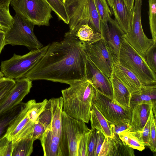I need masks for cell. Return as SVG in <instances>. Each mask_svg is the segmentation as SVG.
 Returning <instances> with one entry per match:
<instances>
[{
  "label": "cell",
  "instance_id": "obj_1",
  "mask_svg": "<svg viewBox=\"0 0 156 156\" xmlns=\"http://www.w3.org/2000/svg\"><path fill=\"white\" fill-rule=\"evenodd\" d=\"M64 37L50 44L44 55L24 77L69 85L86 79V43L76 36L65 34Z\"/></svg>",
  "mask_w": 156,
  "mask_h": 156
},
{
  "label": "cell",
  "instance_id": "obj_2",
  "mask_svg": "<svg viewBox=\"0 0 156 156\" xmlns=\"http://www.w3.org/2000/svg\"><path fill=\"white\" fill-rule=\"evenodd\" d=\"M69 85L61 91L63 111L76 119L88 123L95 89L91 83L86 79Z\"/></svg>",
  "mask_w": 156,
  "mask_h": 156
},
{
  "label": "cell",
  "instance_id": "obj_3",
  "mask_svg": "<svg viewBox=\"0 0 156 156\" xmlns=\"http://www.w3.org/2000/svg\"><path fill=\"white\" fill-rule=\"evenodd\" d=\"M69 17V30L65 35L76 36L80 27L88 24L95 33H100V20L94 0H66L65 3Z\"/></svg>",
  "mask_w": 156,
  "mask_h": 156
},
{
  "label": "cell",
  "instance_id": "obj_4",
  "mask_svg": "<svg viewBox=\"0 0 156 156\" xmlns=\"http://www.w3.org/2000/svg\"><path fill=\"white\" fill-rule=\"evenodd\" d=\"M118 60L133 73L144 85L156 84V73L149 68L144 58L142 57L124 38Z\"/></svg>",
  "mask_w": 156,
  "mask_h": 156
},
{
  "label": "cell",
  "instance_id": "obj_5",
  "mask_svg": "<svg viewBox=\"0 0 156 156\" xmlns=\"http://www.w3.org/2000/svg\"><path fill=\"white\" fill-rule=\"evenodd\" d=\"M90 130L85 122L71 117L63 111L59 142L62 156H77L79 142Z\"/></svg>",
  "mask_w": 156,
  "mask_h": 156
},
{
  "label": "cell",
  "instance_id": "obj_6",
  "mask_svg": "<svg viewBox=\"0 0 156 156\" xmlns=\"http://www.w3.org/2000/svg\"><path fill=\"white\" fill-rule=\"evenodd\" d=\"M49 46L33 49L23 55L14 54L10 59L2 61L0 71L9 78L16 80L24 77L44 55Z\"/></svg>",
  "mask_w": 156,
  "mask_h": 156
},
{
  "label": "cell",
  "instance_id": "obj_7",
  "mask_svg": "<svg viewBox=\"0 0 156 156\" xmlns=\"http://www.w3.org/2000/svg\"><path fill=\"white\" fill-rule=\"evenodd\" d=\"M13 17V25L5 32L6 45L24 46L32 50L43 47L34 34V24L17 14Z\"/></svg>",
  "mask_w": 156,
  "mask_h": 156
},
{
  "label": "cell",
  "instance_id": "obj_8",
  "mask_svg": "<svg viewBox=\"0 0 156 156\" xmlns=\"http://www.w3.org/2000/svg\"><path fill=\"white\" fill-rule=\"evenodd\" d=\"M10 4L16 14L35 25L49 26L52 11L45 0H11Z\"/></svg>",
  "mask_w": 156,
  "mask_h": 156
},
{
  "label": "cell",
  "instance_id": "obj_9",
  "mask_svg": "<svg viewBox=\"0 0 156 156\" xmlns=\"http://www.w3.org/2000/svg\"><path fill=\"white\" fill-rule=\"evenodd\" d=\"M142 3L141 0L135 1L132 10L130 30L123 35V37L142 57L144 58L146 51L154 42L152 39L147 37L143 29L141 20Z\"/></svg>",
  "mask_w": 156,
  "mask_h": 156
},
{
  "label": "cell",
  "instance_id": "obj_10",
  "mask_svg": "<svg viewBox=\"0 0 156 156\" xmlns=\"http://www.w3.org/2000/svg\"><path fill=\"white\" fill-rule=\"evenodd\" d=\"M92 103L110 124H130L132 117L131 108H126L121 106L96 89Z\"/></svg>",
  "mask_w": 156,
  "mask_h": 156
},
{
  "label": "cell",
  "instance_id": "obj_11",
  "mask_svg": "<svg viewBox=\"0 0 156 156\" xmlns=\"http://www.w3.org/2000/svg\"><path fill=\"white\" fill-rule=\"evenodd\" d=\"M85 43L87 55L95 66L109 78L112 73L114 58L105 41L102 38L91 44Z\"/></svg>",
  "mask_w": 156,
  "mask_h": 156
},
{
  "label": "cell",
  "instance_id": "obj_12",
  "mask_svg": "<svg viewBox=\"0 0 156 156\" xmlns=\"http://www.w3.org/2000/svg\"><path fill=\"white\" fill-rule=\"evenodd\" d=\"M100 34L114 59L118 60L123 35L125 34L116 20L111 17L107 23L100 21Z\"/></svg>",
  "mask_w": 156,
  "mask_h": 156
},
{
  "label": "cell",
  "instance_id": "obj_13",
  "mask_svg": "<svg viewBox=\"0 0 156 156\" xmlns=\"http://www.w3.org/2000/svg\"><path fill=\"white\" fill-rule=\"evenodd\" d=\"M85 75L86 79L91 83L100 93L113 100L112 89L109 78L95 66L87 53L85 62Z\"/></svg>",
  "mask_w": 156,
  "mask_h": 156
},
{
  "label": "cell",
  "instance_id": "obj_14",
  "mask_svg": "<svg viewBox=\"0 0 156 156\" xmlns=\"http://www.w3.org/2000/svg\"><path fill=\"white\" fill-rule=\"evenodd\" d=\"M15 80L14 86L0 103V114L21 103L32 87V81L27 78L23 77Z\"/></svg>",
  "mask_w": 156,
  "mask_h": 156
},
{
  "label": "cell",
  "instance_id": "obj_15",
  "mask_svg": "<svg viewBox=\"0 0 156 156\" xmlns=\"http://www.w3.org/2000/svg\"><path fill=\"white\" fill-rule=\"evenodd\" d=\"M28 104L9 127L5 136L10 141L15 142L26 137L31 133L34 123L31 121L27 115Z\"/></svg>",
  "mask_w": 156,
  "mask_h": 156
},
{
  "label": "cell",
  "instance_id": "obj_16",
  "mask_svg": "<svg viewBox=\"0 0 156 156\" xmlns=\"http://www.w3.org/2000/svg\"><path fill=\"white\" fill-rule=\"evenodd\" d=\"M112 73L131 94L144 86L133 73L121 64L118 60L114 59Z\"/></svg>",
  "mask_w": 156,
  "mask_h": 156
},
{
  "label": "cell",
  "instance_id": "obj_17",
  "mask_svg": "<svg viewBox=\"0 0 156 156\" xmlns=\"http://www.w3.org/2000/svg\"><path fill=\"white\" fill-rule=\"evenodd\" d=\"M134 156L133 149L125 144L119 137H105L98 156Z\"/></svg>",
  "mask_w": 156,
  "mask_h": 156
},
{
  "label": "cell",
  "instance_id": "obj_18",
  "mask_svg": "<svg viewBox=\"0 0 156 156\" xmlns=\"http://www.w3.org/2000/svg\"><path fill=\"white\" fill-rule=\"evenodd\" d=\"M141 104L151 105L156 117V85L143 86L139 90L131 94L130 106L132 108Z\"/></svg>",
  "mask_w": 156,
  "mask_h": 156
},
{
  "label": "cell",
  "instance_id": "obj_19",
  "mask_svg": "<svg viewBox=\"0 0 156 156\" xmlns=\"http://www.w3.org/2000/svg\"><path fill=\"white\" fill-rule=\"evenodd\" d=\"M151 107V105L141 104L131 108V119L127 131L132 132L141 130L148 119Z\"/></svg>",
  "mask_w": 156,
  "mask_h": 156
},
{
  "label": "cell",
  "instance_id": "obj_20",
  "mask_svg": "<svg viewBox=\"0 0 156 156\" xmlns=\"http://www.w3.org/2000/svg\"><path fill=\"white\" fill-rule=\"evenodd\" d=\"M109 79L112 89V100L124 108H131L130 102L131 94L127 88L112 73Z\"/></svg>",
  "mask_w": 156,
  "mask_h": 156
},
{
  "label": "cell",
  "instance_id": "obj_21",
  "mask_svg": "<svg viewBox=\"0 0 156 156\" xmlns=\"http://www.w3.org/2000/svg\"><path fill=\"white\" fill-rule=\"evenodd\" d=\"M115 10V20L124 33L128 32L131 28L132 10L127 7L123 0H113Z\"/></svg>",
  "mask_w": 156,
  "mask_h": 156
},
{
  "label": "cell",
  "instance_id": "obj_22",
  "mask_svg": "<svg viewBox=\"0 0 156 156\" xmlns=\"http://www.w3.org/2000/svg\"><path fill=\"white\" fill-rule=\"evenodd\" d=\"M51 114L50 129L53 134L60 137L63 112V101L62 97L49 100Z\"/></svg>",
  "mask_w": 156,
  "mask_h": 156
},
{
  "label": "cell",
  "instance_id": "obj_23",
  "mask_svg": "<svg viewBox=\"0 0 156 156\" xmlns=\"http://www.w3.org/2000/svg\"><path fill=\"white\" fill-rule=\"evenodd\" d=\"M90 120L91 129H97L105 137H113L110 123L93 103L90 112Z\"/></svg>",
  "mask_w": 156,
  "mask_h": 156
},
{
  "label": "cell",
  "instance_id": "obj_24",
  "mask_svg": "<svg viewBox=\"0 0 156 156\" xmlns=\"http://www.w3.org/2000/svg\"><path fill=\"white\" fill-rule=\"evenodd\" d=\"M49 126L40 140L44 156H62L59 145L60 138L54 135Z\"/></svg>",
  "mask_w": 156,
  "mask_h": 156
},
{
  "label": "cell",
  "instance_id": "obj_25",
  "mask_svg": "<svg viewBox=\"0 0 156 156\" xmlns=\"http://www.w3.org/2000/svg\"><path fill=\"white\" fill-rule=\"evenodd\" d=\"M26 105L21 102L11 109L0 114V140L4 137L7 131Z\"/></svg>",
  "mask_w": 156,
  "mask_h": 156
},
{
  "label": "cell",
  "instance_id": "obj_26",
  "mask_svg": "<svg viewBox=\"0 0 156 156\" xmlns=\"http://www.w3.org/2000/svg\"><path fill=\"white\" fill-rule=\"evenodd\" d=\"M34 140L30 135L13 142L12 156H29L33 151Z\"/></svg>",
  "mask_w": 156,
  "mask_h": 156
},
{
  "label": "cell",
  "instance_id": "obj_27",
  "mask_svg": "<svg viewBox=\"0 0 156 156\" xmlns=\"http://www.w3.org/2000/svg\"><path fill=\"white\" fill-rule=\"evenodd\" d=\"M76 36L80 41L88 44L102 38L100 33H95L87 24H83L80 27L76 33Z\"/></svg>",
  "mask_w": 156,
  "mask_h": 156
},
{
  "label": "cell",
  "instance_id": "obj_28",
  "mask_svg": "<svg viewBox=\"0 0 156 156\" xmlns=\"http://www.w3.org/2000/svg\"><path fill=\"white\" fill-rule=\"evenodd\" d=\"M48 101L45 99L42 101L37 103L34 99L28 101V108L27 114L30 120L34 123L38 117L44 110Z\"/></svg>",
  "mask_w": 156,
  "mask_h": 156
},
{
  "label": "cell",
  "instance_id": "obj_29",
  "mask_svg": "<svg viewBox=\"0 0 156 156\" xmlns=\"http://www.w3.org/2000/svg\"><path fill=\"white\" fill-rule=\"evenodd\" d=\"M119 137L126 145L140 151L145 149L144 145L131 132L124 131L120 133Z\"/></svg>",
  "mask_w": 156,
  "mask_h": 156
},
{
  "label": "cell",
  "instance_id": "obj_30",
  "mask_svg": "<svg viewBox=\"0 0 156 156\" xmlns=\"http://www.w3.org/2000/svg\"><path fill=\"white\" fill-rule=\"evenodd\" d=\"M55 12L59 19L67 24L69 20L65 4L59 0H45Z\"/></svg>",
  "mask_w": 156,
  "mask_h": 156
},
{
  "label": "cell",
  "instance_id": "obj_31",
  "mask_svg": "<svg viewBox=\"0 0 156 156\" xmlns=\"http://www.w3.org/2000/svg\"><path fill=\"white\" fill-rule=\"evenodd\" d=\"M94 2L101 21L107 22L112 13L106 0H94Z\"/></svg>",
  "mask_w": 156,
  "mask_h": 156
},
{
  "label": "cell",
  "instance_id": "obj_32",
  "mask_svg": "<svg viewBox=\"0 0 156 156\" xmlns=\"http://www.w3.org/2000/svg\"><path fill=\"white\" fill-rule=\"evenodd\" d=\"M150 29L154 43H156V0H148Z\"/></svg>",
  "mask_w": 156,
  "mask_h": 156
},
{
  "label": "cell",
  "instance_id": "obj_33",
  "mask_svg": "<svg viewBox=\"0 0 156 156\" xmlns=\"http://www.w3.org/2000/svg\"><path fill=\"white\" fill-rule=\"evenodd\" d=\"M13 17L11 15L9 8L0 6V29L5 32L12 27Z\"/></svg>",
  "mask_w": 156,
  "mask_h": 156
},
{
  "label": "cell",
  "instance_id": "obj_34",
  "mask_svg": "<svg viewBox=\"0 0 156 156\" xmlns=\"http://www.w3.org/2000/svg\"><path fill=\"white\" fill-rule=\"evenodd\" d=\"M150 120L151 116L150 113L148 119L142 129L141 131L131 132L137 137L145 146L148 147L149 146Z\"/></svg>",
  "mask_w": 156,
  "mask_h": 156
},
{
  "label": "cell",
  "instance_id": "obj_35",
  "mask_svg": "<svg viewBox=\"0 0 156 156\" xmlns=\"http://www.w3.org/2000/svg\"><path fill=\"white\" fill-rule=\"evenodd\" d=\"M15 83L14 79L5 77L0 80V103L7 95Z\"/></svg>",
  "mask_w": 156,
  "mask_h": 156
},
{
  "label": "cell",
  "instance_id": "obj_36",
  "mask_svg": "<svg viewBox=\"0 0 156 156\" xmlns=\"http://www.w3.org/2000/svg\"><path fill=\"white\" fill-rule=\"evenodd\" d=\"M151 116L149 147L153 153L156 151V117H155L151 106L150 111Z\"/></svg>",
  "mask_w": 156,
  "mask_h": 156
},
{
  "label": "cell",
  "instance_id": "obj_37",
  "mask_svg": "<svg viewBox=\"0 0 156 156\" xmlns=\"http://www.w3.org/2000/svg\"><path fill=\"white\" fill-rule=\"evenodd\" d=\"M144 58L149 68L156 73V43H154L147 50Z\"/></svg>",
  "mask_w": 156,
  "mask_h": 156
},
{
  "label": "cell",
  "instance_id": "obj_38",
  "mask_svg": "<svg viewBox=\"0 0 156 156\" xmlns=\"http://www.w3.org/2000/svg\"><path fill=\"white\" fill-rule=\"evenodd\" d=\"M13 142L5 136L0 140V156H12Z\"/></svg>",
  "mask_w": 156,
  "mask_h": 156
},
{
  "label": "cell",
  "instance_id": "obj_39",
  "mask_svg": "<svg viewBox=\"0 0 156 156\" xmlns=\"http://www.w3.org/2000/svg\"><path fill=\"white\" fill-rule=\"evenodd\" d=\"M97 140L96 129L90 130L88 140L87 156H94Z\"/></svg>",
  "mask_w": 156,
  "mask_h": 156
},
{
  "label": "cell",
  "instance_id": "obj_40",
  "mask_svg": "<svg viewBox=\"0 0 156 156\" xmlns=\"http://www.w3.org/2000/svg\"><path fill=\"white\" fill-rule=\"evenodd\" d=\"M90 130L83 134L79 142L77 156H87L88 140Z\"/></svg>",
  "mask_w": 156,
  "mask_h": 156
},
{
  "label": "cell",
  "instance_id": "obj_41",
  "mask_svg": "<svg viewBox=\"0 0 156 156\" xmlns=\"http://www.w3.org/2000/svg\"><path fill=\"white\" fill-rule=\"evenodd\" d=\"M46 129L42 123L36 120L34 123L32 130L30 135L34 141L37 139L40 140Z\"/></svg>",
  "mask_w": 156,
  "mask_h": 156
},
{
  "label": "cell",
  "instance_id": "obj_42",
  "mask_svg": "<svg viewBox=\"0 0 156 156\" xmlns=\"http://www.w3.org/2000/svg\"><path fill=\"white\" fill-rule=\"evenodd\" d=\"M112 130L113 135V137H119V134L124 131H127L129 129V124H122L120 125H115L110 124Z\"/></svg>",
  "mask_w": 156,
  "mask_h": 156
},
{
  "label": "cell",
  "instance_id": "obj_43",
  "mask_svg": "<svg viewBox=\"0 0 156 156\" xmlns=\"http://www.w3.org/2000/svg\"><path fill=\"white\" fill-rule=\"evenodd\" d=\"M97 140L94 156H98L101 147L105 136L101 132L96 129Z\"/></svg>",
  "mask_w": 156,
  "mask_h": 156
},
{
  "label": "cell",
  "instance_id": "obj_44",
  "mask_svg": "<svg viewBox=\"0 0 156 156\" xmlns=\"http://www.w3.org/2000/svg\"><path fill=\"white\" fill-rule=\"evenodd\" d=\"M5 45V32L0 29V54Z\"/></svg>",
  "mask_w": 156,
  "mask_h": 156
},
{
  "label": "cell",
  "instance_id": "obj_45",
  "mask_svg": "<svg viewBox=\"0 0 156 156\" xmlns=\"http://www.w3.org/2000/svg\"><path fill=\"white\" fill-rule=\"evenodd\" d=\"M127 8L131 11L133 8L135 0H123Z\"/></svg>",
  "mask_w": 156,
  "mask_h": 156
},
{
  "label": "cell",
  "instance_id": "obj_46",
  "mask_svg": "<svg viewBox=\"0 0 156 156\" xmlns=\"http://www.w3.org/2000/svg\"><path fill=\"white\" fill-rule=\"evenodd\" d=\"M11 0H0V6L9 8Z\"/></svg>",
  "mask_w": 156,
  "mask_h": 156
},
{
  "label": "cell",
  "instance_id": "obj_47",
  "mask_svg": "<svg viewBox=\"0 0 156 156\" xmlns=\"http://www.w3.org/2000/svg\"><path fill=\"white\" fill-rule=\"evenodd\" d=\"M107 2L110 6L112 13L114 15L115 14V10L113 0H107Z\"/></svg>",
  "mask_w": 156,
  "mask_h": 156
},
{
  "label": "cell",
  "instance_id": "obj_48",
  "mask_svg": "<svg viewBox=\"0 0 156 156\" xmlns=\"http://www.w3.org/2000/svg\"><path fill=\"white\" fill-rule=\"evenodd\" d=\"M4 75L3 73L0 71V80L4 77Z\"/></svg>",
  "mask_w": 156,
  "mask_h": 156
},
{
  "label": "cell",
  "instance_id": "obj_49",
  "mask_svg": "<svg viewBox=\"0 0 156 156\" xmlns=\"http://www.w3.org/2000/svg\"><path fill=\"white\" fill-rule=\"evenodd\" d=\"M61 2H62L63 3L65 4L66 0H59Z\"/></svg>",
  "mask_w": 156,
  "mask_h": 156
}]
</instances>
